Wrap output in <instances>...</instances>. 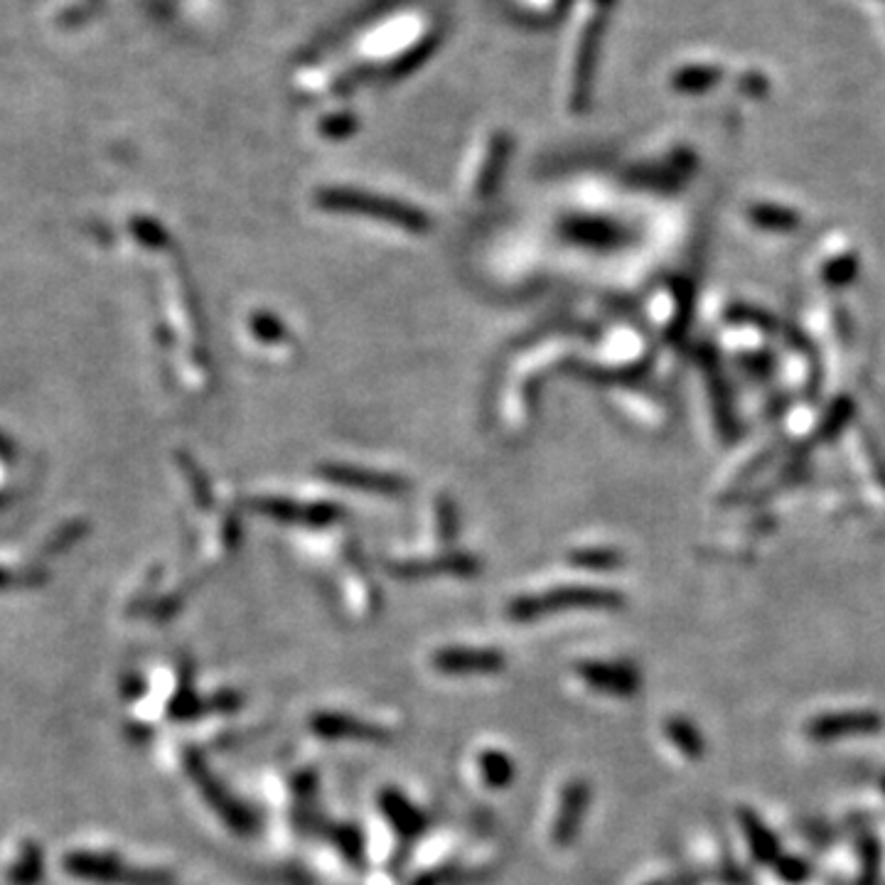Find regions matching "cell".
<instances>
[{"label":"cell","instance_id":"cell-1","mask_svg":"<svg viewBox=\"0 0 885 885\" xmlns=\"http://www.w3.org/2000/svg\"><path fill=\"white\" fill-rule=\"evenodd\" d=\"M323 207L327 209H340V211H360V215H369L374 219L389 221V225H399L403 229H413V232H423L428 229V219L423 211L411 209L407 205H399V202L381 199L364 195V192H352V190H325L317 197Z\"/></svg>","mask_w":885,"mask_h":885},{"label":"cell","instance_id":"cell-2","mask_svg":"<svg viewBox=\"0 0 885 885\" xmlns=\"http://www.w3.org/2000/svg\"><path fill=\"white\" fill-rule=\"evenodd\" d=\"M622 598L613 591L603 589H559L548 595H534V598H519L509 605V618L534 620L538 615L566 610V608H618Z\"/></svg>","mask_w":885,"mask_h":885},{"label":"cell","instance_id":"cell-3","mask_svg":"<svg viewBox=\"0 0 885 885\" xmlns=\"http://www.w3.org/2000/svg\"><path fill=\"white\" fill-rule=\"evenodd\" d=\"M433 667L442 675L468 677V675H497L505 669V657L495 650H468L448 647L433 657Z\"/></svg>","mask_w":885,"mask_h":885},{"label":"cell","instance_id":"cell-4","mask_svg":"<svg viewBox=\"0 0 885 885\" xmlns=\"http://www.w3.org/2000/svg\"><path fill=\"white\" fill-rule=\"evenodd\" d=\"M579 675L585 679V684L605 691V694L632 696L640 689V671L630 667V664L583 662L579 667Z\"/></svg>","mask_w":885,"mask_h":885},{"label":"cell","instance_id":"cell-5","mask_svg":"<svg viewBox=\"0 0 885 885\" xmlns=\"http://www.w3.org/2000/svg\"><path fill=\"white\" fill-rule=\"evenodd\" d=\"M589 800H591V787L585 785L583 780H573V783L566 785L561 810H559V816H556V824H554V841L556 844L569 846L575 839V836H579L581 820L585 814V807H589Z\"/></svg>","mask_w":885,"mask_h":885},{"label":"cell","instance_id":"cell-6","mask_svg":"<svg viewBox=\"0 0 885 885\" xmlns=\"http://www.w3.org/2000/svg\"><path fill=\"white\" fill-rule=\"evenodd\" d=\"M313 730L323 738H354V740H387L389 734L381 726L364 724L360 718L344 714H317L313 718Z\"/></svg>","mask_w":885,"mask_h":885},{"label":"cell","instance_id":"cell-7","mask_svg":"<svg viewBox=\"0 0 885 885\" xmlns=\"http://www.w3.org/2000/svg\"><path fill=\"white\" fill-rule=\"evenodd\" d=\"M881 718L873 714H832L816 718L810 726V734L814 738H841V736H859V734H873L878 730Z\"/></svg>","mask_w":885,"mask_h":885},{"label":"cell","instance_id":"cell-8","mask_svg":"<svg viewBox=\"0 0 885 885\" xmlns=\"http://www.w3.org/2000/svg\"><path fill=\"white\" fill-rule=\"evenodd\" d=\"M325 475L330 480H338V483H342V485L364 487V489H374V493H387V495H397L403 487H407L397 477L374 475V473H364V470H350V468H327Z\"/></svg>","mask_w":885,"mask_h":885},{"label":"cell","instance_id":"cell-9","mask_svg":"<svg viewBox=\"0 0 885 885\" xmlns=\"http://www.w3.org/2000/svg\"><path fill=\"white\" fill-rule=\"evenodd\" d=\"M381 810L389 816L397 832L403 836H416L423 832V816L413 810V807L403 800L399 792H384L381 795Z\"/></svg>","mask_w":885,"mask_h":885},{"label":"cell","instance_id":"cell-10","mask_svg":"<svg viewBox=\"0 0 885 885\" xmlns=\"http://www.w3.org/2000/svg\"><path fill=\"white\" fill-rule=\"evenodd\" d=\"M480 773H483L489 787L499 790V787H507L514 780V763L505 753L487 750V753L480 755Z\"/></svg>","mask_w":885,"mask_h":885},{"label":"cell","instance_id":"cell-11","mask_svg":"<svg viewBox=\"0 0 885 885\" xmlns=\"http://www.w3.org/2000/svg\"><path fill=\"white\" fill-rule=\"evenodd\" d=\"M667 736L675 740V745L681 753L689 757H701L704 755V738L699 736V730L689 724L684 718H671L667 724Z\"/></svg>","mask_w":885,"mask_h":885},{"label":"cell","instance_id":"cell-12","mask_svg":"<svg viewBox=\"0 0 885 885\" xmlns=\"http://www.w3.org/2000/svg\"><path fill=\"white\" fill-rule=\"evenodd\" d=\"M743 826H745V836L750 839V846H753V853L757 856V859L773 861L777 856L775 836L769 834L753 814H743Z\"/></svg>","mask_w":885,"mask_h":885},{"label":"cell","instance_id":"cell-13","mask_svg":"<svg viewBox=\"0 0 885 885\" xmlns=\"http://www.w3.org/2000/svg\"><path fill=\"white\" fill-rule=\"evenodd\" d=\"M718 70L714 66H689V70L681 72L677 76V86L684 92H699V89H708V86H714L718 82Z\"/></svg>","mask_w":885,"mask_h":885},{"label":"cell","instance_id":"cell-14","mask_svg":"<svg viewBox=\"0 0 885 885\" xmlns=\"http://www.w3.org/2000/svg\"><path fill=\"white\" fill-rule=\"evenodd\" d=\"M442 569L446 573H475V561L468 559V556H453V559H442L438 563H416L409 566V575H423V573H440Z\"/></svg>","mask_w":885,"mask_h":885},{"label":"cell","instance_id":"cell-15","mask_svg":"<svg viewBox=\"0 0 885 885\" xmlns=\"http://www.w3.org/2000/svg\"><path fill=\"white\" fill-rule=\"evenodd\" d=\"M338 839L342 844V851L348 853L350 859H360V856H362V839H360L357 832H354V829H340Z\"/></svg>","mask_w":885,"mask_h":885},{"label":"cell","instance_id":"cell-16","mask_svg":"<svg viewBox=\"0 0 885 885\" xmlns=\"http://www.w3.org/2000/svg\"><path fill=\"white\" fill-rule=\"evenodd\" d=\"M575 561L583 563V566H615L620 561V556H615L610 551H601V554H583V556H575Z\"/></svg>","mask_w":885,"mask_h":885},{"label":"cell","instance_id":"cell-17","mask_svg":"<svg viewBox=\"0 0 885 885\" xmlns=\"http://www.w3.org/2000/svg\"><path fill=\"white\" fill-rule=\"evenodd\" d=\"M419 885H433V878H423V881H419Z\"/></svg>","mask_w":885,"mask_h":885},{"label":"cell","instance_id":"cell-18","mask_svg":"<svg viewBox=\"0 0 885 885\" xmlns=\"http://www.w3.org/2000/svg\"><path fill=\"white\" fill-rule=\"evenodd\" d=\"M657 885H667V883H657Z\"/></svg>","mask_w":885,"mask_h":885}]
</instances>
